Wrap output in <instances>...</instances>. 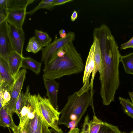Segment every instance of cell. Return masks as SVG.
<instances>
[{
  "instance_id": "obj_1",
  "label": "cell",
  "mask_w": 133,
  "mask_h": 133,
  "mask_svg": "<svg viewBox=\"0 0 133 133\" xmlns=\"http://www.w3.org/2000/svg\"><path fill=\"white\" fill-rule=\"evenodd\" d=\"M100 47L102 58L99 73L100 93L103 104L108 105L114 101L115 95L119 85V66L121 55L115 42H105Z\"/></svg>"
},
{
  "instance_id": "obj_2",
  "label": "cell",
  "mask_w": 133,
  "mask_h": 133,
  "mask_svg": "<svg viewBox=\"0 0 133 133\" xmlns=\"http://www.w3.org/2000/svg\"><path fill=\"white\" fill-rule=\"evenodd\" d=\"M65 53L62 57L52 56L43 70V79H55L66 75L78 74L84 69V66L80 54L74 47L72 42L64 46Z\"/></svg>"
},
{
  "instance_id": "obj_3",
  "label": "cell",
  "mask_w": 133,
  "mask_h": 133,
  "mask_svg": "<svg viewBox=\"0 0 133 133\" xmlns=\"http://www.w3.org/2000/svg\"><path fill=\"white\" fill-rule=\"evenodd\" d=\"M94 92L93 89L90 88L81 94L76 91L69 96L66 104L60 112L61 115L58 125H64L68 127L69 123L76 128L89 106L95 115L93 101Z\"/></svg>"
},
{
  "instance_id": "obj_4",
  "label": "cell",
  "mask_w": 133,
  "mask_h": 133,
  "mask_svg": "<svg viewBox=\"0 0 133 133\" xmlns=\"http://www.w3.org/2000/svg\"><path fill=\"white\" fill-rule=\"evenodd\" d=\"M29 85L24 93L18 116L19 123L18 126L23 127L28 119L34 118L36 114L40 112L37 95H32L30 92Z\"/></svg>"
},
{
  "instance_id": "obj_5",
  "label": "cell",
  "mask_w": 133,
  "mask_h": 133,
  "mask_svg": "<svg viewBox=\"0 0 133 133\" xmlns=\"http://www.w3.org/2000/svg\"><path fill=\"white\" fill-rule=\"evenodd\" d=\"M37 95L39 111L44 121L49 127L59 131L60 128L58 125L60 112L54 108L46 97H42L39 93Z\"/></svg>"
},
{
  "instance_id": "obj_6",
  "label": "cell",
  "mask_w": 133,
  "mask_h": 133,
  "mask_svg": "<svg viewBox=\"0 0 133 133\" xmlns=\"http://www.w3.org/2000/svg\"><path fill=\"white\" fill-rule=\"evenodd\" d=\"M75 37V33L71 31H69L67 33L66 37L64 38H58L56 35L53 42L42 50L41 61L44 62L45 66L47 65L50 57L57 51L67 44L72 42Z\"/></svg>"
},
{
  "instance_id": "obj_7",
  "label": "cell",
  "mask_w": 133,
  "mask_h": 133,
  "mask_svg": "<svg viewBox=\"0 0 133 133\" xmlns=\"http://www.w3.org/2000/svg\"><path fill=\"white\" fill-rule=\"evenodd\" d=\"M13 50L9 35V24L6 19L0 23V57L8 63L9 55Z\"/></svg>"
},
{
  "instance_id": "obj_8",
  "label": "cell",
  "mask_w": 133,
  "mask_h": 133,
  "mask_svg": "<svg viewBox=\"0 0 133 133\" xmlns=\"http://www.w3.org/2000/svg\"><path fill=\"white\" fill-rule=\"evenodd\" d=\"M26 73V69L23 68L20 70L15 78L14 82L11 88V99L5 105L8 109L13 113H14L16 102L21 92Z\"/></svg>"
},
{
  "instance_id": "obj_9",
  "label": "cell",
  "mask_w": 133,
  "mask_h": 133,
  "mask_svg": "<svg viewBox=\"0 0 133 133\" xmlns=\"http://www.w3.org/2000/svg\"><path fill=\"white\" fill-rule=\"evenodd\" d=\"M9 24V32L11 43L14 50L23 57V49L25 35L23 28Z\"/></svg>"
},
{
  "instance_id": "obj_10",
  "label": "cell",
  "mask_w": 133,
  "mask_h": 133,
  "mask_svg": "<svg viewBox=\"0 0 133 133\" xmlns=\"http://www.w3.org/2000/svg\"><path fill=\"white\" fill-rule=\"evenodd\" d=\"M95 46V42L93 40V43L90 49L84 67L83 78V83L84 84L80 89L82 91H85L90 88V77L94 67V51Z\"/></svg>"
},
{
  "instance_id": "obj_11",
  "label": "cell",
  "mask_w": 133,
  "mask_h": 133,
  "mask_svg": "<svg viewBox=\"0 0 133 133\" xmlns=\"http://www.w3.org/2000/svg\"><path fill=\"white\" fill-rule=\"evenodd\" d=\"M43 82L47 91L46 96L54 108L58 111L57 99L59 87V83L55 79H44Z\"/></svg>"
},
{
  "instance_id": "obj_12",
  "label": "cell",
  "mask_w": 133,
  "mask_h": 133,
  "mask_svg": "<svg viewBox=\"0 0 133 133\" xmlns=\"http://www.w3.org/2000/svg\"><path fill=\"white\" fill-rule=\"evenodd\" d=\"M8 63L0 57V84L10 90L15 81Z\"/></svg>"
},
{
  "instance_id": "obj_13",
  "label": "cell",
  "mask_w": 133,
  "mask_h": 133,
  "mask_svg": "<svg viewBox=\"0 0 133 133\" xmlns=\"http://www.w3.org/2000/svg\"><path fill=\"white\" fill-rule=\"evenodd\" d=\"M26 13V9L8 11L6 20L9 23L22 28Z\"/></svg>"
},
{
  "instance_id": "obj_14",
  "label": "cell",
  "mask_w": 133,
  "mask_h": 133,
  "mask_svg": "<svg viewBox=\"0 0 133 133\" xmlns=\"http://www.w3.org/2000/svg\"><path fill=\"white\" fill-rule=\"evenodd\" d=\"M13 113L9 110L6 105L0 109V125L3 128H10L12 131L15 129L17 126L14 121Z\"/></svg>"
},
{
  "instance_id": "obj_15",
  "label": "cell",
  "mask_w": 133,
  "mask_h": 133,
  "mask_svg": "<svg viewBox=\"0 0 133 133\" xmlns=\"http://www.w3.org/2000/svg\"><path fill=\"white\" fill-rule=\"evenodd\" d=\"M14 50L9 55L8 63L13 77L15 78L21 67L23 57Z\"/></svg>"
},
{
  "instance_id": "obj_16",
  "label": "cell",
  "mask_w": 133,
  "mask_h": 133,
  "mask_svg": "<svg viewBox=\"0 0 133 133\" xmlns=\"http://www.w3.org/2000/svg\"><path fill=\"white\" fill-rule=\"evenodd\" d=\"M94 37V40L95 42V46L94 51V67L92 72L91 77L89 86L93 88L94 80L96 73L101 71L102 58L99 43L98 39L95 37Z\"/></svg>"
},
{
  "instance_id": "obj_17",
  "label": "cell",
  "mask_w": 133,
  "mask_h": 133,
  "mask_svg": "<svg viewBox=\"0 0 133 133\" xmlns=\"http://www.w3.org/2000/svg\"><path fill=\"white\" fill-rule=\"evenodd\" d=\"M42 63L30 57H23L21 67L32 71L36 75L40 74Z\"/></svg>"
},
{
  "instance_id": "obj_18",
  "label": "cell",
  "mask_w": 133,
  "mask_h": 133,
  "mask_svg": "<svg viewBox=\"0 0 133 133\" xmlns=\"http://www.w3.org/2000/svg\"><path fill=\"white\" fill-rule=\"evenodd\" d=\"M35 0H8V11L26 9L29 5L34 3Z\"/></svg>"
},
{
  "instance_id": "obj_19",
  "label": "cell",
  "mask_w": 133,
  "mask_h": 133,
  "mask_svg": "<svg viewBox=\"0 0 133 133\" xmlns=\"http://www.w3.org/2000/svg\"><path fill=\"white\" fill-rule=\"evenodd\" d=\"M126 73L133 75V52L125 56L121 55L120 59Z\"/></svg>"
},
{
  "instance_id": "obj_20",
  "label": "cell",
  "mask_w": 133,
  "mask_h": 133,
  "mask_svg": "<svg viewBox=\"0 0 133 133\" xmlns=\"http://www.w3.org/2000/svg\"><path fill=\"white\" fill-rule=\"evenodd\" d=\"M40 112H37L35 117L27 120L23 128L28 133H36L37 129Z\"/></svg>"
},
{
  "instance_id": "obj_21",
  "label": "cell",
  "mask_w": 133,
  "mask_h": 133,
  "mask_svg": "<svg viewBox=\"0 0 133 133\" xmlns=\"http://www.w3.org/2000/svg\"><path fill=\"white\" fill-rule=\"evenodd\" d=\"M34 36L43 47H46L51 43L52 38L46 32L35 30Z\"/></svg>"
},
{
  "instance_id": "obj_22",
  "label": "cell",
  "mask_w": 133,
  "mask_h": 133,
  "mask_svg": "<svg viewBox=\"0 0 133 133\" xmlns=\"http://www.w3.org/2000/svg\"><path fill=\"white\" fill-rule=\"evenodd\" d=\"M120 102L124 112L133 118V104L129 99L119 97Z\"/></svg>"
},
{
  "instance_id": "obj_23",
  "label": "cell",
  "mask_w": 133,
  "mask_h": 133,
  "mask_svg": "<svg viewBox=\"0 0 133 133\" xmlns=\"http://www.w3.org/2000/svg\"><path fill=\"white\" fill-rule=\"evenodd\" d=\"M43 47L33 36L30 38L26 48V51L35 54L42 50Z\"/></svg>"
},
{
  "instance_id": "obj_24",
  "label": "cell",
  "mask_w": 133,
  "mask_h": 133,
  "mask_svg": "<svg viewBox=\"0 0 133 133\" xmlns=\"http://www.w3.org/2000/svg\"><path fill=\"white\" fill-rule=\"evenodd\" d=\"M116 126L105 122H103L98 133H124Z\"/></svg>"
},
{
  "instance_id": "obj_25",
  "label": "cell",
  "mask_w": 133,
  "mask_h": 133,
  "mask_svg": "<svg viewBox=\"0 0 133 133\" xmlns=\"http://www.w3.org/2000/svg\"><path fill=\"white\" fill-rule=\"evenodd\" d=\"M54 0H43L40 2L38 5L34 9L29 12H27L26 14L31 15L36 11L41 9H50L54 8L52 4Z\"/></svg>"
},
{
  "instance_id": "obj_26",
  "label": "cell",
  "mask_w": 133,
  "mask_h": 133,
  "mask_svg": "<svg viewBox=\"0 0 133 133\" xmlns=\"http://www.w3.org/2000/svg\"><path fill=\"white\" fill-rule=\"evenodd\" d=\"M103 122L94 115L92 120L89 121L90 133H98Z\"/></svg>"
},
{
  "instance_id": "obj_27",
  "label": "cell",
  "mask_w": 133,
  "mask_h": 133,
  "mask_svg": "<svg viewBox=\"0 0 133 133\" xmlns=\"http://www.w3.org/2000/svg\"><path fill=\"white\" fill-rule=\"evenodd\" d=\"M51 133V129H49V127L44 121L41 115H40L38 127L36 133Z\"/></svg>"
},
{
  "instance_id": "obj_28",
  "label": "cell",
  "mask_w": 133,
  "mask_h": 133,
  "mask_svg": "<svg viewBox=\"0 0 133 133\" xmlns=\"http://www.w3.org/2000/svg\"><path fill=\"white\" fill-rule=\"evenodd\" d=\"M24 93L21 91L17 99L16 103L14 113L16 114L18 116L19 115L20 111V108Z\"/></svg>"
},
{
  "instance_id": "obj_29",
  "label": "cell",
  "mask_w": 133,
  "mask_h": 133,
  "mask_svg": "<svg viewBox=\"0 0 133 133\" xmlns=\"http://www.w3.org/2000/svg\"><path fill=\"white\" fill-rule=\"evenodd\" d=\"M89 120L88 115L85 117L83 127L80 133H90Z\"/></svg>"
},
{
  "instance_id": "obj_30",
  "label": "cell",
  "mask_w": 133,
  "mask_h": 133,
  "mask_svg": "<svg viewBox=\"0 0 133 133\" xmlns=\"http://www.w3.org/2000/svg\"><path fill=\"white\" fill-rule=\"evenodd\" d=\"M131 48L133 49V37L127 42L121 44L120 48L121 49Z\"/></svg>"
},
{
  "instance_id": "obj_31",
  "label": "cell",
  "mask_w": 133,
  "mask_h": 133,
  "mask_svg": "<svg viewBox=\"0 0 133 133\" xmlns=\"http://www.w3.org/2000/svg\"><path fill=\"white\" fill-rule=\"evenodd\" d=\"M73 1V0H54L52 4V6L54 7L56 6L60 5L69 3Z\"/></svg>"
},
{
  "instance_id": "obj_32",
  "label": "cell",
  "mask_w": 133,
  "mask_h": 133,
  "mask_svg": "<svg viewBox=\"0 0 133 133\" xmlns=\"http://www.w3.org/2000/svg\"><path fill=\"white\" fill-rule=\"evenodd\" d=\"M8 0H0V11L5 10L8 11Z\"/></svg>"
},
{
  "instance_id": "obj_33",
  "label": "cell",
  "mask_w": 133,
  "mask_h": 133,
  "mask_svg": "<svg viewBox=\"0 0 133 133\" xmlns=\"http://www.w3.org/2000/svg\"><path fill=\"white\" fill-rule=\"evenodd\" d=\"M12 131L13 133H28L23 127H19L18 125L16 128Z\"/></svg>"
},
{
  "instance_id": "obj_34",
  "label": "cell",
  "mask_w": 133,
  "mask_h": 133,
  "mask_svg": "<svg viewBox=\"0 0 133 133\" xmlns=\"http://www.w3.org/2000/svg\"><path fill=\"white\" fill-rule=\"evenodd\" d=\"M78 16V13L76 10H74L71 17L70 19L72 22H74L77 18Z\"/></svg>"
},
{
  "instance_id": "obj_35",
  "label": "cell",
  "mask_w": 133,
  "mask_h": 133,
  "mask_svg": "<svg viewBox=\"0 0 133 133\" xmlns=\"http://www.w3.org/2000/svg\"><path fill=\"white\" fill-rule=\"evenodd\" d=\"M59 33L61 38H64L66 37L67 34L66 33L65 30L63 29L60 30Z\"/></svg>"
},
{
  "instance_id": "obj_36",
  "label": "cell",
  "mask_w": 133,
  "mask_h": 133,
  "mask_svg": "<svg viewBox=\"0 0 133 133\" xmlns=\"http://www.w3.org/2000/svg\"><path fill=\"white\" fill-rule=\"evenodd\" d=\"M79 129L78 128H75L70 130L67 133H79Z\"/></svg>"
},
{
  "instance_id": "obj_37",
  "label": "cell",
  "mask_w": 133,
  "mask_h": 133,
  "mask_svg": "<svg viewBox=\"0 0 133 133\" xmlns=\"http://www.w3.org/2000/svg\"><path fill=\"white\" fill-rule=\"evenodd\" d=\"M51 133H63V131L61 128L59 131L53 128H51Z\"/></svg>"
},
{
  "instance_id": "obj_38",
  "label": "cell",
  "mask_w": 133,
  "mask_h": 133,
  "mask_svg": "<svg viewBox=\"0 0 133 133\" xmlns=\"http://www.w3.org/2000/svg\"><path fill=\"white\" fill-rule=\"evenodd\" d=\"M128 93L131 99L132 102L133 104V92H129Z\"/></svg>"
},
{
  "instance_id": "obj_39",
  "label": "cell",
  "mask_w": 133,
  "mask_h": 133,
  "mask_svg": "<svg viewBox=\"0 0 133 133\" xmlns=\"http://www.w3.org/2000/svg\"><path fill=\"white\" fill-rule=\"evenodd\" d=\"M129 133H133V131H131V132H130Z\"/></svg>"
},
{
  "instance_id": "obj_40",
  "label": "cell",
  "mask_w": 133,
  "mask_h": 133,
  "mask_svg": "<svg viewBox=\"0 0 133 133\" xmlns=\"http://www.w3.org/2000/svg\"><path fill=\"white\" fill-rule=\"evenodd\" d=\"M124 133H125L124 132Z\"/></svg>"
}]
</instances>
